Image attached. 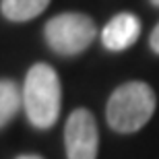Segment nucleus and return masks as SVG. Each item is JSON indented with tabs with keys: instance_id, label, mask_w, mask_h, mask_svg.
Returning a JSON list of instances; mask_svg holds the SVG:
<instances>
[{
	"instance_id": "8",
	"label": "nucleus",
	"mask_w": 159,
	"mask_h": 159,
	"mask_svg": "<svg viewBox=\"0 0 159 159\" xmlns=\"http://www.w3.org/2000/svg\"><path fill=\"white\" fill-rule=\"evenodd\" d=\"M149 43H151V50L155 54H159V23L153 31H151V37H149Z\"/></svg>"
},
{
	"instance_id": "5",
	"label": "nucleus",
	"mask_w": 159,
	"mask_h": 159,
	"mask_svg": "<svg viewBox=\"0 0 159 159\" xmlns=\"http://www.w3.org/2000/svg\"><path fill=\"white\" fill-rule=\"evenodd\" d=\"M141 35V21L132 12H120L107 21L101 31V43L110 52H124L128 50Z\"/></svg>"
},
{
	"instance_id": "10",
	"label": "nucleus",
	"mask_w": 159,
	"mask_h": 159,
	"mask_svg": "<svg viewBox=\"0 0 159 159\" xmlns=\"http://www.w3.org/2000/svg\"><path fill=\"white\" fill-rule=\"evenodd\" d=\"M151 2H153V4H155V6H159V0H151Z\"/></svg>"
},
{
	"instance_id": "7",
	"label": "nucleus",
	"mask_w": 159,
	"mask_h": 159,
	"mask_svg": "<svg viewBox=\"0 0 159 159\" xmlns=\"http://www.w3.org/2000/svg\"><path fill=\"white\" fill-rule=\"evenodd\" d=\"M23 106V89L11 79H0V128H4Z\"/></svg>"
},
{
	"instance_id": "1",
	"label": "nucleus",
	"mask_w": 159,
	"mask_h": 159,
	"mask_svg": "<svg viewBox=\"0 0 159 159\" xmlns=\"http://www.w3.org/2000/svg\"><path fill=\"white\" fill-rule=\"evenodd\" d=\"M60 89L58 72L46 62H37L27 70L23 83V107L35 128L48 130L52 128L60 116Z\"/></svg>"
},
{
	"instance_id": "9",
	"label": "nucleus",
	"mask_w": 159,
	"mask_h": 159,
	"mask_svg": "<svg viewBox=\"0 0 159 159\" xmlns=\"http://www.w3.org/2000/svg\"><path fill=\"white\" fill-rule=\"evenodd\" d=\"M17 159H43V157H39V155H19Z\"/></svg>"
},
{
	"instance_id": "3",
	"label": "nucleus",
	"mask_w": 159,
	"mask_h": 159,
	"mask_svg": "<svg viewBox=\"0 0 159 159\" xmlns=\"http://www.w3.org/2000/svg\"><path fill=\"white\" fill-rule=\"evenodd\" d=\"M97 35L93 19L85 12H60L43 27L48 46L60 56H77L85 52Z\"/></svg>"
},
{
	"instance_id": "2",
	"label": "nucleus",
	"mask_w": 159,
	"mask_h": 159,
	"mask_svg": "<svg viewBox=\"0 0 159 159\" xmlns=\"http://www.w3.org/2000/svg\"><path fill=\"white\" fill-rule=\"evenodd\" d=\"M157 106L155 91L143 81H128L114 89L107 99L106 118L110 128L120 134L141 130L151 120Z\"/></svg>"
},
{
	"instance_id": "6",
	"label": "nucleus",
	"mask_w": 159,
	"mask_h": 159,
	"mask_svg": "<svg viewBox=\"0 0 159 159\" xmlns=\"http://www.w3.org/2000/svg\"><path fill=\"white\" fill-rule=\"evenodd\" d=\"M50 0H0V11L8 21L23 23L39 17L48 8Z\"/></svg>"
},
{
	"instance_id": "4",
	"label": "nucleus",
	"mask_w": 159,
	"mask_h": 159,
	"mask_svg": "<svg viewBox=\"0 0 159 159\" xmlns=\"http://www.w3.org/2000/svg\"><path fill=\"white\" fill-rule=\"evenodd\" d=\"M64 143L68 159H97L99 130L89 110L79 107L68 116L64 128Z\"/></svg>"
}]
</instances>
